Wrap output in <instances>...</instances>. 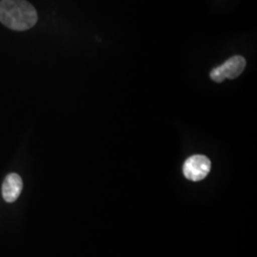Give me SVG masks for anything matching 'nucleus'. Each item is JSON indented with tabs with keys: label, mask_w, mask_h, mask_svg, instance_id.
I'll return each instance as SVG.
<instances>
[{
	"label": "nucleus",
	"mask_w": 257,
	"mask_h": 257,
	"mask_svg": "<svg viewBox=\"0 0 257 257\" xmlns=\"http://www.w3.org/2000/svg\"><path fill=\"white\" fill-rule=\"evenodd\" d=\"M0 22L15 31H26L36 25L37 11L26 0H1Z\"/></svg>",
	"instance_id": "obj_1"
},
{
	"label": "nucleus",
	"mask_w": 257,
	"mask_h": 257,
	"mask_svg": "<svg viewBox=\"0 0 257 257\" xmlns=\"http://www.w3.org/2000/svg\"><path fill=\"white\" fill-rule=\"evenodd\" d=\"M246 68V59L243 56L235 55L229 58L223 64L211 70V78L214 82H223L226 78L233 79L238 77Z\"/></svg>",
	"instance_id": "obj_2"
},
{
	"label": "nucleus",
	"mask_w": 257,
	"mask_h": 257,
	"mask_svg": "<svg viewBox=\"0 0 257 257\" xmlns=\"http://www.w3.org/2000/svg\"><path fill=\"white\" fill-rule=\"evenodd\" d=\"M211 166V161L207 156H191L184 163V175L189 180L200 181L209 175Z\"/></svg>",
	"instance_id": "obj_3"
},
{
	"label": "nucleus",
	"mask_w": 257,
	"mask_h": 257,
	"mask_svg": "<svg viewBox=\"0 0 257 257\" xmlns=\"http://www.w3.org/2000/svg\"><path fill=\"white\" fill-rule=\"evenodd\" d=\"M23 188L22 179L17 174H10L6 176L2 185V194L6 202H15L19 198Z\"/></svg>",
	"instance_id": "obj_4"
}]
</instances>
